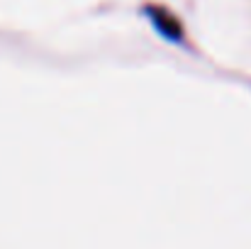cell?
Segmentation results:
<instances>
[{
	"label": "cell",
	"mask_w": 251,
	"mask_h": 249,
	"mask_svg": "<svg viewBox=\"0 0 251 249\" xmlns=\"http://www.w3.org/2000/svg\"><path fill=\"white\" fill-rule=\"evenodd\" d=\"M147 15L151 17L154 27H156L164 37H168V39H180V37H183V27H180V22L168 12L166 7L149 5V7H147Z\"/></svg>",
	"instance_id": "1"
}]
</instances>
